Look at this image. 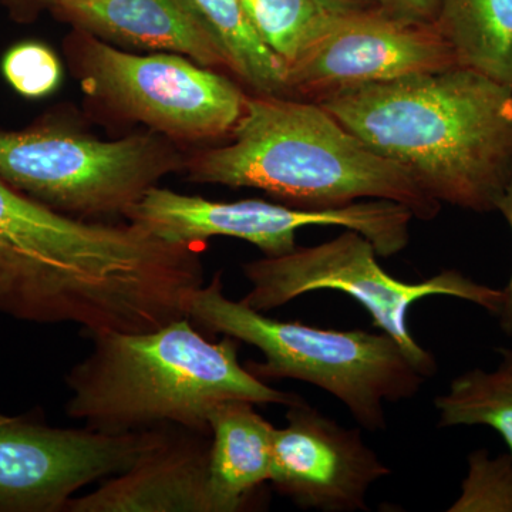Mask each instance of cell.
Wrapping results in <instances>:
<instances>
[{"label": "cell", "instance_id": "1", "mask_svg": "<svg viewBox=\"0 0 512 512\" xmlns=\"http://www.w3.org/2000/svg\"><path fill=\"white\" fill-rule=\"evenodd\" d=\"M201 248L171 244L141 225L72 217L0 178V313L141 333L188 318L205 281Z\"/></svg>", "mask_w": 512, "mask_h": 512}, {"label": "cell", "instance_id": "2", "mask_svg": "<svg viewBox=\"0 0 512 512\" xmlns=\"http://www.w3.org/2000/svg\"><path fill=\"white\" fill-rule=\"evenodd\" d=\"M318 104L440 204L497 211L512 175V87L456 66Z\"/></svg>", "mask_w": 512, "mask_h": 512}, {"label": "cell", "instance_id": "3", "mask_svg": "<svg viewBox=\"0 0 512 512\" xmlns=\"http://www.w3.org/2000/svg\"><path fill=\"white\" fill-rule=\"evenodd\" d=\"M89 338L92 352L66 375L72 396L64 410L101 433L178 426L211 434L208 416L227 400L286 407L302 400L242 366L237 339L210 342L190 318L150 332L106 330Z\"/></svg>", "mask_w": 512, "mask_h": 512}, {"label": "cell", "instance_id": "4", "mask_svg": "<svg viewBox=\"0 0 512 512\" xmlns=\"http://www.w3.org/2000/svg\"><path fill=\"white\" fill-rule=\"evenodd\" d=\"M185 170L195 183L256 188L299 208L389 200L430 221L441 205L320 104L288 96L248 97L231 141L195 154Z\"/></svg>", "mask_w": 512, "mask_h": 512}, {"label": "cell", "instance_id": "5", "mask_svg": "<svg viewBox=\"0 0 512 512\" xmlns=\"http://www.w3.org/2000/svg\"><path fill=\"white\" fill-rule=\"evenodd\" d=\"M222 289L217 272L192 295L188 318L201 332L221 333L254 346L265 360L245 363L252 375L320 387L345 404L363 429H386L384 403L412 399L426 380L387 333L282 322L232 301Z\"/></svg>", "mask_w": 512, "mask_h": 512}, {"label": "cell", "instance_id": "6", "mask_svg": "<svg viewBox=\"0 0 512 512\" xmlns=\"http://www.w3.org/2000/svg\"><path fill=\"white\" fill-rule=\"evenodd\" d=\"M187 160L156 131L104 141L60 126L0 131V178L72 217L126 214Z\"/></svg>", "mask_w": 512, "mask_h": 512}, {"label": "cell", "instance_id": "7", "mask_svg": "<svg viewBox=\"0 0 512 512\" xmlns=\"http://www.w3.org/2000/svg\"><path fill=\"white\" fill-rule=\"evenodd\" d=\"M377 256L369 239L345 228L339 237L316 247H296L289 254L264 256L242 266L251 289L241 301L266 313L305 293H346L369 312L377 328L399 343L424 377L433 376L437 365L434 356L414 340L407 325L414 303L429 296H453L497 316L503 308L504 289L477 284L456 269H447L419 284H406L384 272Z\"/></svg>", "mask_w": 512, "mask_h": 512}, {"label": "cell", "instance_id": "8", "mask_svg": "<svg viewBox=\"0 0 512 512\" xmlns=\"http://www.w3.org/2000/svg\"><path fill=\"white\" fill-rule=\"evenodd\" d=\"M70 59L84 92L175 141L231 136L248 96L227 77L174 53L140 56L77 30Z\"/></svg>", "mask_w": 512, "mask_h": 512}, {"label": "cell", "instance_id": "9", "mask_svg": "<svg viewBox=\"0 0 512 512\" xmlns=\"http://www.w3.org/2000/svg\"><path fill=\"white\" fill-rule=\"evenodd\" d=\"M124 217L171 244L202 248L212 237L237 238L265 256L292 252L301 228L340 227L360 232L377 255L393 256L409 245L414 214L406 205L389 200L291 208L262 200L210 201L154 185Z\"/></svg>", "mask_w": 512, "mask_h": 512}, {"label": "cell", "instance_id": "10", "mask_svg": "<svg viewBox=\"0 0 512 512\" xmlns=\"http://www.w3.org/2000/svg\"><path fill=\"white\" fill-rule=\"evenodd\" d=\"M174 426L106 434L0 413V512H60L77 491L123 473Z\"/></svg>", "mask_w": 512, "mask_h": 512}, {"label": "cell", "instance_id": "11", "mask_svg": "<svg viewBox=\"0 0 512 512\" xmlns=\"http://www.w3.org/2000/svg\"><path fill=\"white\" fill-rule=\"evenodd\" d=\"M436 23L410 22L376 6L339 13L286 67L288 97L333 94L456 67Z\"/></svg>", "mask_w": 512, "mask_h": 512}, {"label": "cell", "instance_id": "12", "mask_svg": "<svg viewBox=\"0 0 512 512\" xmlns=\"http://www.w3.org/2000/svg\"><path fill=\"white\" fill-rule=\"evenodd\" d=\"M392 470L357 429H346L305 400L286 412L274 433L271 481L279 494L306 510H367V494Z\"/></svg>", "mask_w": 512, "mask_h": 512}, {"label": "cell", "instance_id": "13", "mask_svg": "<svg viewBox=\"0 0 512 512\" xmlns=\"http://www.w3.org/2000/svg\"><path fill=\"white\" fill-rule=\"evenodd\" d=\"M211 434L174 426L163 444L109 478L67 512H215L210 483Z\"/></svg>", "mask_w": 512, "mask_h": 512}, {"label": "cell", "instance_id": "14", "mask_svg": "<svg viewBox=\"0 0 512 512\" xmlns=\"http://www.w3.org/2000/svg\"><path fill=\"white\" fill-rule=\"evenodd\" d=\"M53 12L107 43L174 53L228 69L217 40L190 0H62Z\"/></svg>", "mask_w": 512, "mask_h": 512}, {"label": "cell", "instance_id": "15", "mask_svg": "<svg viewBox=\"0 0 512 512\" xmlns=\"http://www.w3.org/2000/svg\"><path fill=\"white\" fill-rule=\"evenodd\" d=\"M255 406L247 400H227L208 416L215 512L244 510L255 491L271 481L275 427Z\"/></svg>", "mask_w": 512, "mask_h": 512}, {"label": "cell", "instance_id": "16", "mask_svg": "<svg viewBox=\"0 0 512 512\" xmlns=\"http://www.w3.org/2000/svg\"><path fill=\"white\" fill-rule=\"evenodd\" d=\"M434 23L458 67L512 87V0H439Z\"/></svg>", "mask_w": 512, "mask_h": 512}, {"label": "cell", "instance_id": "17", "mask_svg": "<svg viewBox=\"0 0 512 512\" xmlns=\"http://www.w3.org/2000/svg\"><path fill=\"white\" fill-rule=\"evenodd\" d=\"M190 2L241 82L256 94L288 96L285 64L259 35L241 0Z\"/></svg>", "mask_w": 512, "mask_h": 512}, {"label": "cell", "instance_id": "18", "mask_svg": "<svg viewBox=\"0 0 512 512\" xmlns=\"http://www.w3.org/2000/svg\"><path fill=\"white\" fill-rule=\"evenodd\" d=\"M493 372L474 369L456 377L436 399L440 427L487 426L501 434L512 456V350Z\"/></svg>", "mask_w": 512, "mask_h": 512}, {"label": "cell", "instance_id": "19", "mask_svg": "<svg viewBox=\"0 0 512 512\" xmlns=\"http://www.w3.org/2000/svg\"><path fill=\"white\" fill-rule=\"evenodd\" d=\"M256 30L285 67L346 9L336 0H241Z\"/></svg>", "mask_w": 512, "mask_h": 512}, {"label": "cell", "instance_id": "20", "mask_svg": "<svg viewBox=\"0 0 512 512\" xmlns=\"http://www.w3.org/2000/svg\"><path fill=\"white\" fill-rule=\"evenodd\" d=\"M448 512H512V456L490 457L485 450L468 456L461 494Z\"/></svg>", "mask_w": 512, "mask_h": 512}, {"label": "cell", "instance_id": "21", "mask_svg": "<svg viewBox=\"0 0 512 512\" xmlns=\"http://www.w3.org/2000/svg\"><path fill=\"white\" fill-rule=\"evenodd\" d=\"M3 74L22 96L40 99L59 87L62 66L52 49L37 42L20 43L6 53Z\"/></svg>", "mask_w": 512, "mask_h": 512}, {"label": "cell", "instance_id": "22", "mask_svg": "<svg viewBox=\"0 0 512 512\" xmlns=\"http://www.w3.org/2000/svg\"><path fill=\"white\" fill-rule=\"evenodd\" d=\"M373 5L399 19L434 23L439 0H373Z\"/></svg>", "mask_w": 512, "mask_h": 512}, {"label": "cell", "instance_id": "23", "mask_svg": "<svg viewBox=\"0 0 512 512\" xmlns=\"http://www.w3.org/2000/svg\"><path fill=\"white\" fill-rule=\"evenodd\" d=\"M497 211H500L501 214L504 215L505 220L508 221L512 229V175L510 181H508L507 187H505L503 197H501L500 202H498ZM498 316H500L501 328L512 335V276L510 284L504 289L503 308H501Z\"/></svg>", "mask_w": 512, "mask_h": 512}, {"label": "cell", "instance_id": "24", "mask_svg": "<svg viewBox=\"0 0 512 512\" xmlns=\"http://www.w3.org/2000/svg\"><path fill=\"white\" fill-rule=\"evenodd\" d=\"M62 0H0V3L8 6L19 18H30L43 9L55 10Z\"/></svg>", "mask_w": 512, "mask_h": 512}, {"label": "cell", "instance_id": "25", "mask_svg": "<svg viewBox=\"0 0 512 512\" xmlns=\"http://www.w3.org/2000/svg\"><path fill=\"white\" fill-rule=\"evenodd\" d=\"M340 5L346 6V8L365 9L370 8L373 5V0H336Z\"/></svg>", "mask_w": 512, "mask_h": 512}]
</instances>
